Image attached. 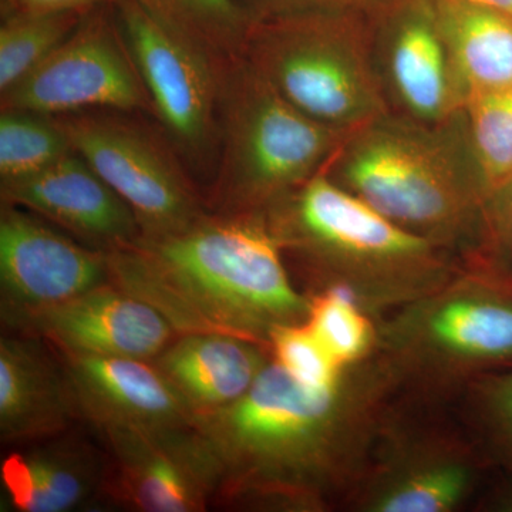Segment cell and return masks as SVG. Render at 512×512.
I'll use <instances>...</instances> for the list:
<instances>
[{"instance_id": "obj_31", "label": "cell", "mask_w": 512, "mask_h": 512, "mask_svg": "<svg viewBox=\"0 0 512 512\" xmlns=\"http://www.w3.org/2000/svg\"><path fill=\"white\" fill-rule=\"evenodd\" d=\"M116 0H0V15H28L45 12L87 13L99 6L113 5Z\"/></svg>"}, {"instance_id": "obj_26", "label": "cell", "mask_w": 512, "mask_h": 512, "mask_svg": "<svg viewBox=\"0 0 512 512\" xmlns=\"http://www.w3.org/2000/svg\"><path fill=\"white\" fill-rule=\"evenodd\" d=\"M306 323L343 367L356 365L377 350V320L348 296L329 289L309 295Z\"/></svg>"}, {"instance_id": "obj_17", "label": "cell", "mask_w": 512, "mask_h": 512, "mask_svg": "<svg viewBox=\"0 0 512 512\" xmlns=\"http://www.w3.org/2000/svg\"><path fill=\"white\" fill-rule=\"evenodd\" d=\"M5 204L42 215L101 249L141 237L133 211L79 154H67L39 173L0 183Z\"/></svg>"}, {"instance_id": "obj_12", "label": "cell", "mask_w": 512, "mask_h": 512, "mask_svg": "<svg viewBox=\"0 0 512 512\" xmlns=\"http://www.w3.org/2000/svg\"><path fill=\"white\" fill-rule=\"evenodd\" d=\"M372 52L390 113L441 124L464 110L468 89L434 0H396L372 19Z\"/></svg>"}, {"instance_id": "obj_22", "label": "cell", "mask_w": 512, "mask_h": 512, "mask_svg": "<svg viewBox=\"0 0 512 512\" xmlns=\"http://www.w3.org/2000/svg\"><path fill=\"white\" fill-rule=\"evenodd\" d=\"M151 18L229 60L244 55L255 20L239 0H133Z\"/></svg>"}, {"instance_id": "obj_23", "label": "cell", "mask_w": 512, "mask_h": 512, "mask_svg": "<svg viewBox=\"0 0 512 512\" xmlns=\"http://www.w3.org/2000/svg\"><path fill=\"white\" fill-rule=\"evenodd\" d=\"M468 138L491 208L512 187V87L468 94Z\"/></svg>"}, {"instance_id": "obj_3", "label": "cell", "mask_w": 512, "mask_h": 512, "mask_svg": "<svg viewBox=\"0 0 512 512\" xmlns=\"http://www.w3.org/2000/svg\"><path fill=\"white\" fill-rule=\"evenodd\" d=\"M323 174L457 258L485 255L487 198L464 110L441 124L383 114L350 131Z\"/></svg>"}, {"instance_id": "obj_8", "label": "cell", "mask_w": 512, "mask_h": 512, "mask_svg": "<svg viewBox=\"0 0 512 512\" xmlns=\"http://www.w3.org/2000/svg\"><path fill=\"white\" fill-rule=\"evenodd\" d=\"M113 9L167 143L198 170L217 163L227 60L161 25L133 0H116Z\"/></svg>"}, {"instance_id": "obj_10", "label": "cell", "mask_w": 512, "mask_h": 512, "mask_svg": "<svg viewBox=\"0 0 512 512\" xmlns=\"http://www.w3.org/2000/svg\"><path fill=\"white\" fill-rule=\"evenodd\" d=\"M393 412L345 504L362 512H453L481 481L476 450L457 434Z\"/></svg>"}, {"instance_id": "obj_18", "label": "cell", "mask_w": 512, "mask_h": 512, "mask_svg": "<svg viewBox=\"0 0 512 512\" xmlns=\"http://www.w3.org/2000/svg\"><path fill=\"white\" fill-rule=\"evenodd\" d=\"M63 363L33 336L0 339V439L28 444L59 436L77 419Z\"/></svg>"}, {"instance_id": "obj_9", "label": "cell", "mask_w": 512, "mask_h": 512, "mask_svg": "<svg viewBox=\"0 0 512 512\" xmlns=\"http://www.w3.org/2000/svg\"><path fill=\"white\" fill-rule=\"evenodd\" d=\"M56 117L74 153L131 208L141 237L173 234L207 214L167 140L104 111Z\"/></svg>"}, {"instance_id": "obj_16", "label": "cell", "mask_w": 512, "mask_h": 512, "mask_svg": "<svg viewBox=\"0 0 512 512\" xmlns=\"http://www.w3.org/2000/svg\"><path fill=\"white\" fill-rule=\"evenodd\" d=\"M62 355L77 412L100 431L194 426L195 414L154 363Z\"/></svg>"}, {"instance_id": "obj_6", "label": "cell", "mask_w": 512, "mask_h": 512, "mask_svg": "<svg viewBox=\"0 0 512 512\" xmlns=\"http://www.w3.org/2000/svg\"><path fill=\"white\" fill-rule=\"evenodd\" d=\"M218 120L222 212H264L323 173L350 133L296 109L244 56L225 63Z\"/></svg>"}, {"instance_id": "obj_14", "label": "cell", "mask_w": 512, "mask_h": 512, "mask_svg": "<svg viewBox=\"0 0 512 512\" xmlns=\"http://www.w3.org/2000/svg\"><path fill=\"white\" fill-rule=\"evenodd\" d=\"M2 316L10 328L69 355L151 360L177 335L154 306L110 282L69 301Z\"/></svg>"}, {"instance_id": "obj_29", "label": "cell", "mask_w": 512, "mask_h": 512, "mask_svg": "<svg viewBox=\"0 0 512 512\" xmlns=\"http://www.w3.org/2000/svg\"><path fill=\"white\" fill-rule=\"evenodd\" d=\"M256 20L303 15V13H350L370 20L396 0H239Z\"/></svg>"}, {"instance_id": "obj_11", "label": "cell", "mask_w": 512, "mask_h": 512, "mask_svg": "<svg viewBox=\"0 0 512 512\" xmlns=\"http://www.w3.org/2000/svg\"><path fill=\"white\" fill-rule=\"evenodd\" d=\"M0 97L2 109L49 116L100 109L154 116L113 5L87 12L45 62Z\"/></svg>"}, {"instance_id": "obj_24", "label": "cell", "mask_w": 512, "mask_h": 512, "mask_svg": "<svg viewBox=\"0 0 512 512\" xmlns=\"http://www.w3.org/2000/svg\"><path fill=\"white\" fill-rule=\"evenodd\" d=\"M86 13L9 16L0 25V96L12 90L72 35Z\"/></svg>"}, {"instance_id": "obj_7", "label": "cell", "mask_w": 512, "mask_h": 512, "mask_svg": "<svg viewBox=\"0 0 512 512\" xmlns=\"http://www.w3.org/2000/svg\"><path fill=\"white\" fill-rule=\"evenodd\" d=\"M292 106L336 130L390 113L372 52V20L303 13L256 20L244 55Z\"/></svg>"}, {"instance_id": "obj_13", "label": "cell", "mask_w": 512, "mask_h": 512, "mask_svg": "<svg viewBox=\"0 0 512 512\" xmlns=\"http://www.w3.org/2000/svg\"><path fill=\"white\" fill-rule=\"evenodd\" d=\"M101 434L110 458L104 487L131 510L202 512L220 497L221 463L197 427Z\"/></svg>"}, {"instance_id": "obj_20", "label": "cell", "mask_w": 512, "mask_h": 512, "mask_svg": "<svg viewBox=\"0 0 512 512\" xmlns=\"http://www.w3.org/2000/svg\"><path fill=\"white\" fill-rule=\"evenodd\" d=\"M3 507L18 512H67L106 484L99 456L69 437L32 441L3 458Z\"/></svg>"}, {"instance_id": "obj_21", "label": "cell", "mask_w": 512, "mask_h": 512, "mask_svg": "<svg viewBox=\"0 0 512 512\" xmlns=\"http://www.w3.org/2000/svg\"><path fill=\"white\" fill-rule=\"evenodd\" d=\"M468 94L512 87V19L460 0H434Z\"/></svg>"}, {"instance_id": "obj_4", "label": "cell", "mask_w": 512, "mask_h": 512, "mask_svg": "<svg viewBox=\"0 0 512 512\" xmlns=\"http://www.w3.org/2000/svg\"><path fill=\"white\" fill-rule=\"evenodd\" d=\"M264 212L284 254L302 262L319 291L343 293L376 320L437 291L463 265L323 173Z\"/></svg>"}, {"instance_id": "obj_1", "label": "cell", "mask_w": 512, "mask_h": 512, "mask_svg": "<svg viewBox=\"0 0 512 512\" xmlns=\"http://www.w3.org/2000/svg\"><path fill=\"white\" fill-rule=\"evenodd\" d=\"M399 394L377 355L346 367L325 389L271 360L237 402L195 419L221 463L218 500L298 511L345 503Z\"/></svg>"}, {"instance_id": "obj_33", "label": "cell", "mask_w": 512, "mask_h": 512, "mask_svg": "<svg viewBox=\"0 0 512 512\" xmlns=\"http://www.w3.org/2000/svg\"><path fill=\"white\" fill-rule=\"evenodd\" d=\"M468 5L480 6V8L494 10L512 19V0H460Z\"/></svg>"}, {"instance_id": "obj_27", "label": "cell", "mask_w": 512, "mask_h": 512, "mask_svg": "<svg viewBox=\"0 0 512 512\" xmlns=\"http://www.w3.org/2000/svg\"><path fill=\"white\" fill-rule=\"evenodd\" d=\"M269 349L276 363L298 382L312 389L333 386L346 369L306 322L276 328L272 332Z\"/></svg>"}, {"instance_id": "obj_2", "label": "cell", "mask_w": 512, "mask_h": 512, "mask_svg": "<svg viewBox=\"0 0 512 512\" xmlns=\"http://www.w3.org/2000/svg\"><path fill=\"white\" fill-rule=\"evenodd\" d=\"M106 256L110 284L154 306L178 336L222 333L269 348L276 328L308 320L311 298L293 286L262 211L205 214Z\"/></svg>"}, {"instance_id": "obj_32", "label": "cell", "mask_w": 512, "mask_h": 512, "mask_svg": "<svg viewBox=\"0 0 512 512\" xmlns=\"http://www.w3.org/2000/svg\"><path fill=\"white\" fill-rule=\"evenodd\" d=\"M487 510L512 512V484H505L488 495Z\"/></svg>"}, {"instance_id": "obj_28", "label": "cell", "mask_w": 512, "mask_h": 512, "mask_svg": "<svg viewBox=\"0 0 512 512\" xmlns=\"http://www.w3.org/2000/svg\"><path fill=\"white\" fill-rule=\"evenodd\" d=\"M464 393L478 429L512 467V366L480 377Z\"/></svg>"}, {"instance_id": "obj_15", "label": "cell", "mask_w": 512, "mask_h": 512, "mask_svg": "<svg viewBox=\"0 0 512 512\" xmlns=\"http://www.w3.org/2000/svg\"><path fill=\"white\" fill-rule=\"evenodd\" d=\"M104 284H109L106 251L84 248L40 221L35 212L3 202L2 315L56 305Z\"/></svg>"}, {"instance_id": "obj_5", "label": "cell", "mask_w": 512, "mask_h": 512, "mask_svg": "<svg viewBox=\"0 0 512 512\" xmlns=\"http://www.w3.org/2000/svg\"><path fill=\"white\" fill-rule=\"evenodd\" d=\"M376 355L400 393L440 399L512 366V275L464 259L437 291L377 320Z\"/></svg>"}, {"instance_id": "obj_25", "label": "cell", "mask_w": 512, "mask_h": 512, "mask_svg": "<svg viewBox=\"0 0 512 512\" xmlns=\"http://www.w3.org/2000/svg\"><path fill=\"white\" fill-rule=\"evenodd\" d=\"M72 151V144L56 116L2 109L0 183L39 173Z\"/></svg>"}, {"instance_id": "obj_30", "label": "cell", "mask_w": 512, "mask_h": 512, "mask_svg": "<svg viewBox=\"0 0 512 512\" xmlns=\"http://www.w3.org/2000/svg\"><path fill=\"white\" fill-rule=\"evenodd\" d=\"M501 254L505 256V261L511 262L504 271L512 275V187L505 192L488 214L487 256L495 259ZM505 265L507 264L503 266Z\"/></svg>"}, {"instance_id": "obj_19", "label": "cell", "mask_w": 512, "mask_h": 512, "mask_svg": "<svg viewBox=\"0 0 512 512\" xmlns=\"http://www.w3.org/2000/svg\"><path fill=\"white\" fill-rule=\"evenodd\" d=\"M268 350L239 336L191 333L171 342L154 365L197 419L244 396L271 362Z\"/></svg>"}]
</instances>
